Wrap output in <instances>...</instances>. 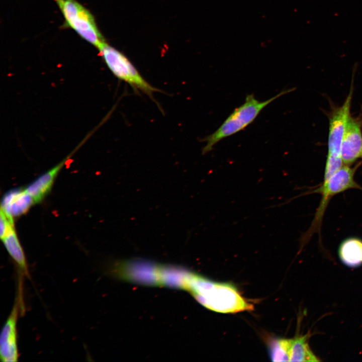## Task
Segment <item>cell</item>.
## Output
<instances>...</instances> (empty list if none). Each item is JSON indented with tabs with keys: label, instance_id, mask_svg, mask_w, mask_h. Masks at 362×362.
<instances>
[{
	"label": "cell",
	"instance_id": "cell-1",
	"mask_svg": "<svg viewBox=\"0 0 362 362\" xmlns=\"http://www.w3.org/2000/svg\"><path fill=\"white\" fill-rule=\"evenodd\" d=\"M186 289L201 304L217 312L234 313L253 309V304L230 283L213 282L190 273Z\"/></svg>",
	"mask_w": 362,
	"mask_h": 362
},
{
	"label": "cell",
	"instance_id": "cell-2",
	"mask_svg": "<svg viewBox=\"0 0 362 362\" xmlns=\"http://www.w3.org/2000/svg\"><path fill=\"white\" fill-rule=\"evenodd\" d=\"M293 90V89H284L264 101L257 100L253 94L247 95L244 103L236 108L214 132L205 139L206 144L202 149V153L206 154L211 151L221 140L246 128L255 120L265 107L277 99Z\"/></svg>",
	"mask_w": 362,
	"mask_h": 362
},
{
	"label": "cell",
	"instance_id": "cell-3",
	"mask_svg": "<svg viewBox=\"0 0 362 362\" xmlns=\"http://www.w3.org/2000/svg\"><path fill=\"white\" fill-rule=\"evenodd\" d=\"M65 19L64 25L98 49L106 42L92 13L75 0H54Z\"/></svg>",
	"mask_w": 362,
	"mask_h": 362
},
{
	"label": "cell",
	"instance_id": "cell-4",
	"mask_svg": "<svg viewBox=\"0 0 362 362\" xmlns=\"http://www.w3.org/2000/svg\"><path fill=\"white\" fill-rule=\"evenodd\" d=\"M99 50L109 68L118 78L148 95L157 90L143 78L123 53L106 42Z\"/></svg>",
	"mask_w": 362,
	"mask_h": 362
},
{
	"label": "cell",
	"instance_id": "cell-5",
	"mask_svg": "<svg viewBox=\"0 0 362 362\" xmlns=\"http://www.w3.org/2000/svg\"><path fill=\"white\" fill-rule=\"evenodd\" d=\"M23 288L18 286L16 301L1 331L0 357L3 362L18 361L17 322L19 313L24 310Z\"/></svg>",
	"mask_w": 362,
	"mask_h": 362
},
{
	"label": "cell",
	"instance_id": "cell-6",
	"mask_svg": "<svg viewBox=\"0 0 362 362\" xmlns=\"http://www.w3.org/2000/svg\"><path fill=\"white\" fill-rule=\"evenodd\" d=\"M354 171L348 166H344L332 175L314 192L322 194V200L313 221L317 225L330 199L332 196L351 188H358L354 180Z\"/></svg>",
	"mask_w": 362,
	"mask_h": 362
},
{
	"label": "cell",
	"instance_id": "cell-7",
	"mask_svg": "<svg viewBox=\"0 0 362 362\" xmlns=\"http://www.w3.org/2000/svg\"><path fill=\"white\" fill-rule=\"evenodd\" d=\"M351 92L343 105L338 108L330 119L328 138V153L341 156L342 139L350 119V107Z\"/></svg>",
	"mask_w": 362,
	"mask_h": 362
},
{
	"label": "cell",
	"instance_id": "cell-8",
	"mask_svg": "<svg viewBox=\"0 0 362 362\" xmlns=\"http://www.w3.org/2000/svg\"><path fill=\"white\" fill-rule=\"evenodd\" d=\"M362 153V135L359 124L350 118L341 147V157L346 164L353 162Z\"/></svg>",
	"mask_w": 362,
	"mask_h": 362
},
{
	"label": "cell",
	"instance_id": "cell-9",
	"mask_svg": "<svg viewBox=\"0 0 362 362\" xmlns=\"http://www.w3.org/2000/svg\"><path fill=\"white\" fill-rule=\"evenodd\" d=\"M34 204L33 199L25 189H15L4 195L1 209L8 216L14 218L26 213Z\"/></svg>",
	"mask_w": 362,
	"mask_h": 362
},
{
	"label": "cell",
	"instance_id": "cell-10",
	"mask_svg": "<svg viewBox=\"0 0 362 362\" xmlns=\"http://www.w3.org/2000/svg\"><path fill=\"white\" fill-rule=\"evenodd\" d=\"M69 157L65 158L47 172L41 175L28 186L25 190L35 203L41 201L51 190L59 171Z\"/></svg>",
	"mask_w": 362,
	"mask_h": 362
},
{
	"label": "cell",
	"instance_id": "cell-11",
	"mask_svg": "<svg viewBox=\"0 0 362 362\" xmlns=\"http://www.w3.org/2000/svg\"><path fill=\"white\" fill-rule=\"evenodd\" d=\"M8 253L16 263L20 276H29L28 264L23 249L13 227L2 238Z\"/></svg>",
	"mask_w": 362,
	"mask_h": 362
},
{
	"label": "cell",
	"instance_id": "cell-12",
	"mask_svg": "<svg viewBox=\"0 0 362 362\" xmlns=\"http://www.w3.org/2000/svg\"><path fill=\"white\" fill-rule=\"evenodd\" d=\"M339 256L346 265L355 267L362 264V240L357 238H349L340 244Z\"/></svg>",
	"mask_w": 362,
	"mask_h": 362
},
{
	"label": "cell",
	"instance_id": "cell-13",
	"mask_svg": "<svg viewBox=\"0 0 362 362\" xmlns=\"http://www.w3.org/2000/svg\"><path fill=\"white\" fill-rule=\"evenodd\" d=\"M309 338V334L292 338L290 361H320L310 348Z\"/></svg>",
	"mask_w": 362,
	"mask_h": 362
},
{
	"label": "cell",
	"instance_id": "cell-14",
	"mask_svg": "<svg viewBox=\"0 0 362 362\" xmlns=\"http://www.w3.org/2000/svg\"><path fill=\"white\" fill-rule=\"evenodd\" d=\"M292 338L270 337L267 341L269 354L274 361H290Z\"/></svg>",
	"mask_w": 362,
	"mask_h": 362
},
{
	"label": "cell",
	"instance_id": "cell-15",
	"mask_svg": "<svg viewBox=\"0 0 362 362\" xmlns=\"http://www.w3.org/2000/svg\"><path fill=\"white\" fill-rule=\"evenodd\" d=\"M343 161L341 156L328 154L324 172V182L327 181L332 175L342 167Z\"/></svg>",
	"mask_w": 362,
	"mask_h": 362
},
{
	"label": "cell",
	"instance_id": "cell-16",
	"mask_svg": "<svg viewBox=\"0 0 362 362\" xmlns=\"http://www.w3.org/2000/svg\"><path fill=\"white\" fill-rule=\"evenodd\" d=\"M361 156H362V153H361Z\"/></svg>",
	"mask_w": 362,
	"mask_h": 362
}]
</instances>
